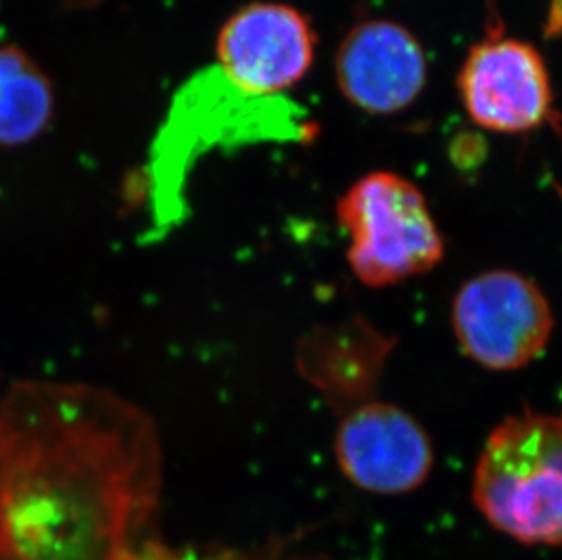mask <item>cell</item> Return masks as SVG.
<instances>
[{
    "label": "cell",
    "mask_w": 562,
    "mask_h": 560,
    "mask_svg": "<svg viewBox=\"0 0 562 560\" xmlns=\"http://www.w3.org/2000/svg\"><path fill=\"white\" fill-rule=\"evenodd\" d=\"M459 93L470 119L490 132H530L552 113L547 64L519 38L492 37L473 46L459 74Z\"/></svg>",
    "instance_id": "7"
},
{
    "label": "cell",
    "mask_w": 562,
    "mask_h": 560,
    "mask_svg": "<svg viewBox=\"0 0 562 560\" xmlns=\"http://www.w3.org/2000/svg\"><path fill=\"white\" fill-rule=\"evenodd\" d=\"M313 55L315 33L292 5H246L218 33L217 68L250 96H281L308 74Z\"/></svg>",
    "instance_id": "8"
},
{
    "label": "cell",
    "mask_w": 562,
    "mask_h": 560,
    "mask_svg": "<svg viewBox=\"0 0 562 560\" xmlns=\"http://www.w3.org/2000/svg\"><path fill=\"white\" fill-rule=\"evenodd\" d=\"M55 110L54 86L26 52L0 46V146L32 143L49 126Z\"/></svg>",
    "instance_id": "10"
},
{
    "label": "cell",
    "mask_w": 562,
    "mask_h": 560,
    "mask_svg": "<svg viewBox=\"0 0 562 560\" xmlns=\"http://www.w3.org/2000/svg\"><path fill=\"white\" fill-rule=\"evenodd\" d=\"M154 418L115 393L19 382L0 399V560H170Z\"/></svg>",
    "instance_id": "1"
},
{
    "label": "cell",
    "mask_w": 562,
    "mask_h": 560,
    "mask_svg": "<svg viewBox=\"0 0 562 560\" xmlns=\"http://www.w3.org/2000/svg\"><path fill=\"white\" fill-rule=\"evenodd\" d=\"M472 497L515 540L562 546V413L525 412L497 424L479 455Z\"/></svg>",
    "instance_id": "3"
},
{
    "label": "cell",
    "mask_w": 562,
    "mask_h": 560,
    "mask_svg": "<svg viewBox=\"0 0 562 560\" xmlns=\"http://www.w3.org/2000/svg\"><path fill=\"white\" fill-rule=\"evenodd\" d=\"M334 453L342 475L367 492L401 495L423 486L436 462L423 424L392 402H364L335 432Z\"/></svg>",
    "instance_id": "6"
},
{
    "label": "cell",
    "mask_w": 562,
    "mask_h": 560,
    "mask_svg": "<svg viewBox=\"0 0 562 560\" xmlns=\"http://www.w3.org/2000/svg\"><path fill=\"white\" fill-rule=\"evenodd\" d=\"M335 75L353 107L376 115L401 112L425 88V52L397 22H362L340 44Z\"/></svg>",
    "instance_id": "9"
},
{
    "label": "cell",
    "mask_w": 562,
    "mask_h": 560,
    "mask_svg": "<svg viewBox=\"0 0 562 560\" xmlns=\"http://www.w3.org/2000/svg\"><path fill=\"white\" fill-rule=\"evenodd\" d=\"M451 326L462 354L492 371L530 365L552 338V306L544 291L514 270L468 279L451 302Z\"/></svg>",
    "instance_id": "5"
},
{
    "label": "cell",
    "mask_w": 562,
    "mask_h": 560,
    "mask_svg": "<svg viewBox=\"0 0 562 560\" xmlns=\"http://www.w3.org/2000/svg\"><path fill=\"white\" fill-rule=\"evenodd\" d=\"M308 127L301 107L284 97L250 96L217 66L202 69L173 96L155 137L151 173L159 201L173 204L188 169L212 148L301 141Z\"/></svg>",
    "instance_id": "2"
},
{
    "label": "cell",
    "mask_w": 562,
    "mask_h": 560,
    "mask_svg": "<svg viewBox=\"0 0 562 560\" xmlns=\"http://www.w3.org/2000/svg\"><path fill=\"white\" fill-rule=\"evenodd\" d=\"M337 219L350 237L346 260L368 288L426 276L445 257V238L423 191L392 171H373L351 184Z\"/></svg>",
    "instance_id": "4"
}]
</instances>
